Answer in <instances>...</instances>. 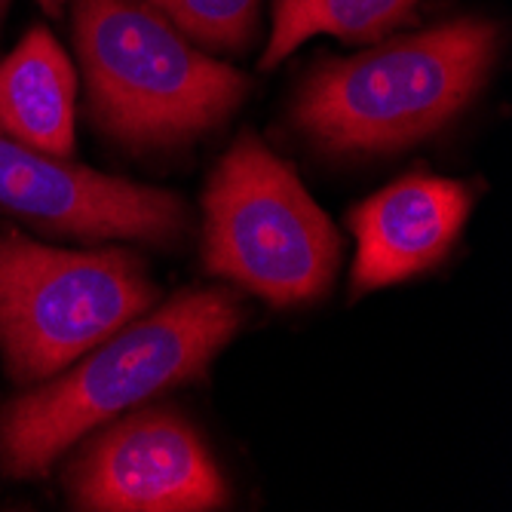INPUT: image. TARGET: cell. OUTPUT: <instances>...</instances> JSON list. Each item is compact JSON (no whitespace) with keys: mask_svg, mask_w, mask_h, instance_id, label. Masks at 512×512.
Returning <instances> with one entry per match:
<instances>
[{"mask_svg":"<svg viewBox=\"0 0 512 512\" xmlns=\"http://www.w3.org/2000/svg\"><path fill=\"white\" fill-rule=\"evenodd\" d=\"M240 325L243 307L227 289H188L151 307L89 356L0 405V473L37 479L111 417L206 378Z\"/></svg>","mask_w":512,"mask_h":512,"instance_id":"1","label":"cell"},{"mask_svg":"<svg viewBox=\"0 0 512 512\" xmlns=\"http://www.w3.org/2000/svg\"><path fill=\"white\" fill-rule=\"evenodd\" d=\"M497 50L500 28L463 16L350 59H325L304 80L292 117L325 151H402L427 142L479 96Z\"/></svg>","mask_w":512,"mask_h":512,"instance_id":"2","label":"cell"},{"mask_svg":"<svg viewBox=\"0 0 512 512\" xmlns=\"http://www.w3.org/2000/svg\"><path fill=\"white\" fill-rule=\"evenodd\" d=\"M74 43L96 129L132 151H169L227 123L252 80L142 0H77Z\"/></svg>","mask_w":512,"mask_h":512,"instance_id":"3","label":"cell"},{"mask_svg":"<svg viewBox=\"0 0 512 512\" xmlns=\"http://www.w3.org/2000/svg\"><path fill=\"white\" fill-rule=\"evenodd\" d=\"M341 237L298 172L255 132H243L203 194V267L273 307L332 289Z\"/></svg>","mask_w":512,"mask_h":512,"instance_id":"4","label":"cell"},{"mask_svg":"<svg viewBox=\"0 0 512 512\" xmlns=\"http://www.w3.org/2000/svg\"><path fill=\"white\" fill-rule=\"evenodd\" d=\"M160 289L126 249H56L0 234V350L16 384H40L157 307Z\"/></svg>","mask_w":512,"mask_h":512,"instance_id":"5","label":"cell"},{"mask_svg":"<svg viewBox=\"0 0 512 512\" xmlns=\"http://www.w3.org/2000/svg\"><path fill=\"white\" fill-rule=\"evenodd\" d=\"M0 212L37 230L80 243L175 246L188 234L191 215L181 197L105 175L28 148L0 132Z\"/></svg>","mask_w":512,"mask_h":512,"instance_id":"6","label":"cell"},{"mask_svg":"<svg viewBox=\"0 0 512 512\" xmlns=\"http://www.w3.org/2000/svg\"><path fill=\"white\" fill-rule=\"evenodd\" d=\"M68 500L92 512H209L230 503L200 433L169 408H145L92 439L68 470Z\"/></svg>","mask_w":512,"mask_h":512,"instance_id":"7","label":"cell"},{"mask_svg":"<svg viewBox=\"0 0 512 512\" xmlns=\"http://www.w3.org/2000/svg\"><path fill=\"white\" fill-rule=\"evenodd\" d=\"M470 209L467 184L424 172L405 175L353 206L347 215L356 237L353 292L396 286L436 267L457 243Z\"/></svg>","mask_w":512,"mask_h":512,"instance_id":"8","label":"cell"},{"mask_svg":"<svg viewBox=\"0 0 512 512\" xmlns=\"http://www.w3.org/2000/svg\"><path fill=\"white\" fill-rule=\"evenodd\" d=\"M77 77L46 28H31L0 62V132L53 157L74 154Z\"/></svg>","mask_w":512,"mask_h":512,"instance_id":"9","label":"cell"},{"mask_svg":"<svg viewBox=\"0 0 512 512\" xmlns=\"http://www.w3.org/2000/svg\"><path fill=\"white\" fill-rule=\"evenodd\" d=\"M417 4L421 0H276L261 68L279 65L313 34H332L350 43L381 40L405 25Z\"/></svg>","mask_w":512,"mask_h":512,"instance_id":"10","label":"cell"},{"mask_svg":"<svg viewBox=\"0 0 512 512\" xmlns=\"http://www.w3.org/2000/svg\"><path fill=\"white\" fill-rule=\"evenodd\" d=\"M188 40L215 53H243L258 37L261 0H142Z\"/></svg>","mask_w":512,"mask_h":512,"instance_id":"11","label":"cell"},{"mask_svg":"<svg viewBox=\"0 0 512 512\" xmlns=\"http://www.w3.org/2000/svg\"><path fill=\"white\" fill-rule=\"evenodd\" d=\"M37 4L50 13V16H62V7H65V0H37Z\"/></svg>","mask_w":512,"mask_h":512,"instance_id":"12","label":"cell"},{"mask_svg":"<svg viewBox=\"0 0 512 512\" xmlns=\"http://www.w3.org/2000/svg\"><path fill=\"white\" fill-rule=\"evenodd\" d=\"M7 7H10V0H0V22H4V16H7Z\"/></svg>","mask_w":512,"mask_h":512,"instance_id":"13","label":"cell"}]
</instances>
